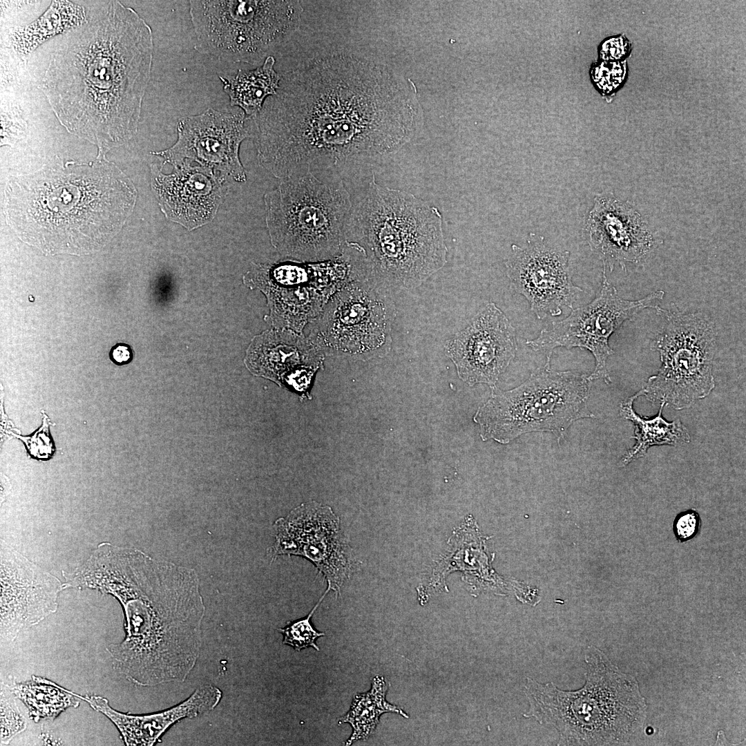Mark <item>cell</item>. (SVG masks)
<instances>
[{
	"mask_svg": "<svg viewBox=\"0 0 746 746\" xmlns=\"http://www.w3.org/2000/svg\"><path fill=\"white\" fill-rule=\"evenodd\" d=\"M256 117L260 160L281 180L391 153L419 123L414 93L399 76L340 48L280 76Z\"/></svg>",
	"mask_w": 746,
	"mask_h": 746,
	"instance_id": "1",
	"label": "cell"
},
{
	"mask_svg": "<svg viewBox=\"0 0 746 746\" xmlns=\"http://www.w3.org/2000/svg\"><path fill=\"white\" fill-rule=\"evenodd\" d=\"M54 39L40 80L60 123L102 151L136 132L153 62L151 27L111 1Z\"/></svg>",
	"mask_w": 746,
	"mask_h": 746,
	"instance_id": "2",
	"label": "cell"
},
{
	"mask_svg": "<svg viewBox=\"0 0 746 746\" xmlns=\"http://www.w3.org/2000/svg\"><path fill=\"white\" fill-rule=\"evenodd\" d=\"M68 575L70 586L98 590L120 602L126 635L107 647L120 674L147 687L186 680L200 656L205 613L194 570L102 543Z\"/></svg>",
	"mask_w": 746,
	"mask_h": 746,
	"instance_id": "3",
	"label": "cell"
},
{
	"mask_svg": "<svg viewBox=\"0 0 746 746\" xmlns=\"http://www.w3.org/2000/svg\"><path fill=\"white\" fill-rule=\"evenodd\" d=\"M6 213L25 242L46 254H88L119 231L135 200L131 182L104 161L66 164L9 182Z\"/></svg>",
	"mask_w": 746,
	"mask_h": 746,
	"instance_id": "4",
	"label": "cell"
},
{
	"mask_svg": "<svg viewBox=\"0 0 746 746\" xmlns=\"http://www.w3.org/2000/svg\"><path fill=\"white\" fill-rule=\"evenodd\" d=\"M345 239L361 250L372 282L385 294L390 287L421 285L447 261L438 209L410 193L378 184L374 175L352 208Z\"/></svg>",
	"mask_w": 746,
	"mask_h": 746,
	"instance_id": "5",
	"label": "cell"
},
{
	"mask_svg": "<svg viewBox=\"0 0 746 746\" xmlns=\"http://www.w3.org/2000/svg\"><path fill=\"white\" fill-rule=\"evenodd\" d=\"M585 682L574 691L526 678V718L554 729L557 745H620L643 725L647 704L637 680L595 646L584 651Z\"/></svg>",
	"mask_w": 746,
	"mask_h": 746,
	"instance_id": "6",
	"label": "cell"
},
{
	"mask_svg": "<svg viewBox=\"0 0 746 746\" xmlns=\"http://www.w3.org/2000/svg\"><path fill=\"white\" fill-rule=\"evenodd\" d=\"M281 180L265 196L273 246L300 262L324 261L340 254L352 208L343 182L325 183L312 171Z\"/></svg>",
	"mask_w": 746,
	"mask_h": 746,
	"instance_id": "7",
	"label": "cell"
},
{
	"mask_svg": "<svg viewBox=\"0 0 746 746\" xmlns=\"http://www.w3.org/2000/svg\"><path fill=\"white\" fill-rule=\"evenodd\" d=\"M551 358L519 386L507 391L492 388L489 399L477 410L483 441L507 444L533 432H548L560 441L577 420L594 417L587 407L589 376L551 369Z\"/></svg>",
	"mask_w": 746,
	"mask_h": 746,
	"instance_id": "8",
	"label": "cell"
},
{
	"mask_svg": "<svg viewBox=\"0 0 746 746\" xmlns=\"http://www.w3.org/2000/svg\"><path fill=\"white\" fill-rule=\"evenodd\" d=\"M199 52L229 62L259 63L298 25L296 1H189Z\"/></svg>",
	"mask_w": 746,
	"mask_h": 746,
	"instance_id": "9",
	"label": "cell"
},
{
	"mask_svg": "<svg viewBox=\"0 0 746 746\" xmlns=\"http://www.w3.org/2000/svg\"><path fill=\"white\" fill-rule=\"evenodd\" d=\"M665 318L652 342L660 354L661 366L642 389L653 403H664L676 410L691 407L707 396L715 387L713 362L716 332L708 318L699 314H684L660 308Z\"/></svg>",
	"mask_w": 746,
	"mask_h": 746,
	"instance_id": "10",
	"label": "cell"
},
{
	"mask_svg": "<svg viewBox=\"0 0 746 746\" xmlns=\"http://www.w3.org/2000/svg\"><path fill=\"white\" fill-rule=\"evenodd\" d=\"M358 280L355 260L342 251L324 261L288 260L258 265L251 285L266 295L274 328L303 334L338 291Z\"/></svg>",
	"mask_w": 746,
	"mask_h": 746,
	"instance_id": "11",
	"label": "cell"
},
{
	"mask_svg": "<svg viewBox=\"0 0 746 746\" xmlns=\"http://www.w3.org/2000/svg\"><path fill=\"white\" fill-rule=\"evenodd\" d=\"M392 304L370 281L338 291L307 327V338L325 356L367 359L390 350Z\"/></svg>",
	"mask_w": 746,
	"mask_h": 746,
	"instance_id": "12",
	"label": "cell"
},
{
	"mask_svg": "<svg viewBox=\"0 0 746 746\" xmlns=\"http://www.w3.org/2000/svg\"><path fill=\"white\" fill-rule=\"evenodd\" d=\"M664 292L654 291L638 300L620 298L615 287L602 271V283L600 293L588 305L572 309L564 320L553 323L543 329L539 336L527 340L526 344L534 351H544L551 358L553 349L580 347L589 350L595 360L593 372L589 379H602L606 384L611 379L606 367V361L614 351L609 345V338L626 321L646 308L658 311V303Z\"/></svg>",
	"mask_w": 746,
	"mask_h": 746,
	"instance_id": "13",
	"label": "cell"
},
{
	"mask_svg": "<svg viewBox=\"0 0 746 746\" xmlns=\"http://www.w3.org/2000/svg\"><path fill=\"white\" fill-rule=\"evenodd\" d=\"M275 542L270 553L302 557L317 568L327 588L341 594L354 573L356 561L332 508L315 501L302 503L274 524Z\"/></svg>",
	"mask_w": 746,
	"mask_h": 746,
	"instance_id": "14",
	"label": "cell"
},
{
	"mask_svg": "<svg viewBox=\"0 0 746 746\" xmlns=\"http://www.w3.org/2000/svg\"><path fill=\"white\" fill-rule=\"evenodd\" d=\"M570 256V251L549 247L534 233L528 234L525 246H511L506 262L510 289L526 298L539 320L560 315L564 306L573 309L582 291L572 281Z\"/></svg>",
	"mask_w": 746,
	"mask_h": 746,
	"instance_id": "15",
	"label": "cell"
},
{
	"mask_svg": "<svg viewBox=\"0 0 746 746\" xmlns=\"http://www.w3.org/2000/svg\"><path fill=\"white\" fill-rule=\"evenodd\" d=\"M445 350L463 381L492 388L515 357V328L494 303H489L447 341Z\"/></svg>",
	"mask_w": 746,
	"mask_h": 746,
	"instance_id": "16",
	"label": "cell"
},
{
	"mask_svg": "<svg viewBox=\"0 0 746 746\" xmlns=\"http://www.w3.org/2000/svg\"><path fill=\"white\" fill-rule=\"evenodd\" d=\"M68 584L17 551L1 546V638H14L57 609Z\"/></svg>",
	"mask_w": 746,
	"mask_h": 746,
	"instance_id": "17",
	"label": "cell"
},
{
	"mask_svg": "<svg viewBox=\"0 0 746 746\" xmlns=\"http://www.w3.org/2000/svg\"><path fill=\"white\" fill-rule=\"evenodd\" d=\"M245 116L242 110L222 112L209 108L182 118L176 143L157 154L173 162L196 161L203 166L227 169L236 180L245 181L238 151L242 140L251 136Z\"/></svg>",
	"mask_w": 746,
	"mask_h": 746,
	"instance_id": "18",
	"label": "cell"
},
{
	"mask_svg": "<svg viewBox=\"0 0 746 746\" xmlns=\"http://www.w3.org/2000/svg\"><path fill=\"white\" fill-rule=\"evenodd\" d=\"M584 220V230L593 252L612 271L618 264L638 262L654 246V239L641 215L627 201L611 192L597 194Z\"/></svg>",
	"mask_w": 746,
	"mask_h": 746,
	"instance_id": "19",
	"label": "cell"
},
{
	"mask_svg": "<svg viewBox=\"0 0 746 746\" xmlns=\"http://www.w3.org/2000/svg\"><path fill=\"white\" fill-rule=\"evenodd\" d=\"M325 354L303 334L274 328L256 336L245 363L255 375L273 381L303 397L309 396Z\"/></svg>",
	"mask_w": 746,
	"mask_h": 746,
	"instance_id": "20",
	"label": "cell"
},
{
	"mask_svg": "<svg viewBox=\"0 0 746 746\" xmlns=\"http://www.w3.org/2000/svg\"><path fill=\"white\" fill-rule=\"evenodd\" d=\"M221 690L212 685L196 689L186 700L162 712L147 715H129L111 708L108 700L99 696H79L95 710L108 718L119 731L128 746H151L174 723L186 718L199 716L218 706Z\"/></svg>",
	"mask_w": 746,
	"mask_h": 746,
	"instance_id": "21",
	"label": "cell"
},
{
	"mask_svg": "<svg viewBox=\"0 0 746 746\" xmlns=\"http://www.w3.org/2000/svg\"><path fill=\"white\" fill-rule=\"evenodd\" d=\"M180 169L153 181L164 211L188 229L198 227L213 217L220 196L216 183L195 169Z\"/></svg>",
	"mask_w": 746,
	"mask_h": 746,
	"instance_id": "22",
	"label": "cell"
},
{
	"mask_svg": "<svg viewBox=\"0 0 746 746\" xmlns=\"http://www.w3.org/2000/svg\"><path fill=\"white\" fill-rule=\"evenodd\" d=\"M642 390L625 399L620 404V414L625 419L632 421L635 425V444L621 458L619 466L624 467L631 461L643 457L647 450L653 446H683L690 441L687 429L678 420L667 422L662 416L664 403H660L658 415L652 419L642 417L633 410V401L642 396Z\"/></svg>",
	"mask_w": 746,
	"mask_h": 746,
	"instance_id": "23",
	"label": "cell"
},
{
	"mask_svg": "<svg viewBox=\"0 0 746 746\" xmlns=\"http://www.w3.org/2000/svg\"><path fill=\"white\" fill-rule=\"evenodd\" d=\"M275 63L274 57L269 55L255 69H239L231 77L220 76L231 106L239 107L249 117H256L267 97L276 95L279 88L280 76L274 68Z\"/></svg>",
	"mask_w": 746,
	"mask_h": 746,
	"instance_id": "24",
	"label": "cell"
},
{
	"mask_svg": "<svg viewBox=\"0 0 746 746\" xmlns=\"http://www.w3.org/2000/svg\"><path fill=\"white\" fill-rule=\"evenodd\" d=\"M88 21L83 6L68 1H53L48 10L32 23L12 32L14 50L26 55L53 36L64 34Z\"/></svg>",
	"mask_w": 746,
	"mask_h": 746,
	"instance_id": "25",
	"label": "cell"
},
{
	"mask_svg": "<svg viewBox=\"0 0 746 746\" xmlns=\"http://www.w3.org/2000/svg\"><path fill=\"white\" fill-rule=\"evenodd\" d=\"M388 688L389 684L384 677L376 676L372 680L371 689L368 691L354 696L350 710L338 720V724L349 723L352 728V734L345 742V745L369 738L383 713L393 712L409 718L402 709L386 700Z\"/></svg>",
	"mask_w": 746,
	"mask_h": 746,
	"instance_id": "26",
	"label": "cell"
},
{
	"mask_svg": "<svg viewBox=\"0 0 746 746\" xmlns=\"http://www.w3.org/2000/svg\"><path fill=\"white\" fill-rule=\"evenodd\" d=\"M13 694L27 707L37 722L41 719H54L68 707H77L79 701L77 694L46 679L32 676L31 681L19 683L10 688Z\"/></svg>",
	"mask_w": 746,
	"mask_h": 746,
	"instance_id": "27",
	"label": "cell"
},
{
	"mask_svg": "<svg viewBox=\"0 0 746 746\" xmlns=\"http://www.w3.org/2000/svg\"><path fill=\"white\" fill-rule=\"evenodd\" d=\"M329 591L330 589L327 588L316 605L305 617L290 621L283 628L278 629L283 635L284 644L289 645L298 651L308 647H313L316 651L320 650L316 641L318 638L324 636L325 633L315 629L312 622V618Z\"/></svg>",
	"mask_w": 746,
	"mask_h": 746,
	"instance_id": "28",
	"label": "cell"
},
{
	"mask_svg": "<svg viewBox=\"0 0 746 746\" xmlns=\"http://www.w3.org/2000/svg\"><path fill=\"white\" fill-rule=\"evenodd\" d=\"M627 73L626 62L599 60L590 67L591 81L602 96L614 94L622 86Z\"/></svg>",
	"mask_w": 746,
	"mask_h": 746,
	"instance_id": "29",
	"label": "cell"
},
{
	"mask_svg": "<svg viewBox=\"0 0 746 746\" xmlns=\"http://www.w3.org/2000/svg\"><path fill=\"white\" fill-rule=\"evenodd\" d=\"M1 689V742L8 743L26 729V722L15 701Z\"/></svg>",
	"mask_w": 746,
	"mask_h": 746,
	"instance_id": "30",
	"label": "cell"
},
{
	"mask_svg": "<svg viewBox=\"0 0 746 746\" xmlns=\"http://www.w3.org/2000/svg\"><path fill=\"white\" fill-rule=\"evenodd\" d=\"M23 444L30 455L38 460H48L52 457L55 448L51 437L48 418L44 414L42 425L29 436L16 435Z\"/></svg>",
	"mask_w": 746,
	"mask_h": 746,
	"instance_id": "31",
	"label": "cell"
},
{
	"mask_svg": "<svg viewBox=\"0 0 746 746\" xmlns=\"http://www.w3.org/2000/svg\"><path fill=\"white\" fill-rule=\"evenodd\" d=\"M702 522L698 513L689 509L678 513L673 522V532L678 542L685 543L698 535Z\"/></svg>",
	"mask_w": 746,
	"mask_h": 746,
	"instance_id": "32",
	"label": "cell"
},
{
	"mask_svg": "<svg viewBox=\"0 0 746 746\" xmlns=\"http://www.w3.org/2000/svg\"><path fill=\"white\" fill-rule=\"evenodd\" d=\"M630 50L631 44L623 35L606 38L597 48L599 60L605 61H622Z\"/></svg>",
	"mask_w": 746,
	"mask_h": 746,
	"instance_id": "33",
	"label": "cell"
},
{
	"mask_svg": "<svg viewBox=\"0 0 746 746\" xmlns=\"http://www.w3.org/2000/svg\"><path fill=\"white\" fill-rule=\"evenodd\" d=\"M133 357V352L130 345L118 343L113 346L109 352L111 361L117 365H123L129 363Z\"/></svg>",
	"mask_w": 746,
	"mask_h": 746,
	"instance_id": "34",
	"label": "cell"
}]
</instances>
